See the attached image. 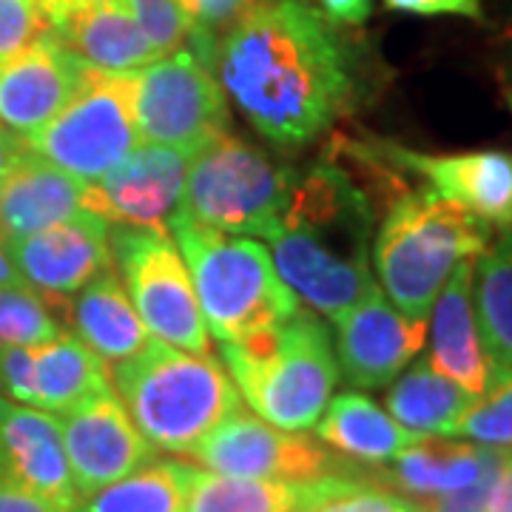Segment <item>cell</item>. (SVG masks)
Wrapping results in <instances>:
<instances>
[{
    "label": "cell",
    "instance_id": "6da1fadb",
    "mask_svg": "<svg viewBox=\"0 0 512 512\" xmlns=\"http://www.w3.org/2000/svg\"><path fill=\"white\" fill-rule=\"evenodd\" d=\"M336 26L311 0H268L220 37L211 69L265 140L305 146L350 111L356 63Z\"/></svg>",
    "mask_w": 512,
    "mask_h": 512
},
{
    "label": "cell",
    "instance_id": "7a4b0ae2",
    "mask_svg": "<svg viewBox=\"0 0 512 512\" xmlns=\"http://www.w3.org/2000/svg\"><path fill=\"white\" fill-rule=\"evenodd\" d=\"M117 390L137 430L154 450L183 453L242 407L231 373L211 353H191L160 339L111 365Z\"/></svg>",
    "mask_w": 512,
    "mask_h": 512
},
{
    "label": "cell",
    "instance_id": "3957f363",
    "mask_svg": "<svg viewBox=\"0 0 512 512\" xmlns=\"http://www.w3.org/2000/svg\"><path fill=\"white\" fill-rule=\"evenodd\" d=\"M197 291L202 319L220 345H239L276 330L299 308L265 245L200 225L180 211L168 217Z\"/></svg>",
    "mask_w": 512,
    "mask_h": 512
},
{
    "label": "cell",
    "instance_id": "277c9868",
    "mask_svg": "<svg viewBox=\"0 0 512 512\" xmlns=\"http://www.w3.org/2000/svg\"><path fill=\"white\" fill-rule=\"evenodd\" d=\"M490 245V225L456 202L404 191L390 205L373 242V265L387 299L416 322H427L458 262Z\"/></svg>",
    "mask_w": 512,
    "mask_h": 512
},
{
    "label": "cell",
    "instance_id": "5b68a950",
    "mask_svg": "<svg viewBox=\"0 0 512 512\" xmlns=\"http://www.w3.org/2000/svg\"><path fill=\"white\" fill-rule=\"evenodd\" d=\"M222 359L256 416L288 433L316 427L339 382L330 333L305 308H296L276 330L239 345H222Z\"/></svg>",
    "mask_w": 512,
    "mask_h": 512
},
{
    "label": "cell",
    "instance_id": "8992f818",
    "mask_svg": "<svg viewBox=\"0 0 512 512\" xmlns=\"http://www.w3.org/2000/svg\"><path fill=\"white\" fill-rule=\"evenodd\" d=\"M293 177L265 151L222 131L191 154L174 211L222 234L271 242L282 231Z\"/></svg>",
    "mask_w": 512,
    "mask_h": 512
},
{
    "label": "cell",
    "instance_id": "52a82bcc",
    "mask_svg": "<svg viewBox=\"0 0 512 512\" xmlns=\"http://www.w3.org/2000/svg\"><path fill=\"white\" fill-rule=\"evenodd\" d=\"M131 72L86 69L72 100L23 146L83 183H94L140 146Z\"/></svg>",
    "mask_w": 512,
    "mask_h": 512
},
{
    "label": "cell",
    "instance_id": "ba28073f",
    "mask_svg": "<svg viewBox=\"0 0 512 512\" xmlns=\"http://www.w3.org/2000/svg\"><path fill=\"white\" fill-rule=\"evenodd\" d=\"M109 251L148 333L180 350L211 353L208 325L174 237L165 228L117 225L109 231Z\"/></svg>",
    "mask_w": 512,
    "mask_h": 512
},
{
    "label": "cell",
    "instance_id": "9c48e42d",
    "mask_svg": "<svg viewBox=\"0 0 512 512\" xmlns=\"http://www.w3.org/2000/svg\"><path fill=\"white\" fill-rule=\"evenodd\" d=\"M134 77V123L143 143L200 151L228 131L231 109L211 66L188 46L165 55Z\"/></svg>",
    "mask_w": 512,
    "mask_h": 512
},
{
    "label": "cell",
    "instance_id": "30bf717a",
    "mask_svg": "<svg viewBox=\"0 0 512 512\" xmlns=\"http://www.w3.org/2000/svg\"><path fill=\"white\" fill-rule=\"evenodd\" d=\"M339 146L376 163L393 177H419L424 194L456 202L490 228H512V157L507 151L424 154L393 140H336Z\"/></svg>",
    "mask_w": 512,
    "mask_h": 512
},
{
    "label": "cell",
    "instance_id": "8fae6325",
    "mask_svg": "<svg viewBox=\"0 0 512 512\" xmlns=\"http://www.w3.org/2000/svg\"><path fill=\"white\" fill-rule=\"evenodd\" d=\"M188 456L211 473L279 481H313L362 470V464L333 456L311 436L279 430L242 407L202 436Z\"/></svg>",
    "mask_w": 512,
    "mask_h": 512
},
{
    "label": "cell",
    "instance_id": "7c38bea8",
    "mask_svg": "<svg viewBox=\"0 0 512 512\" xmlns=\"http://www.w3.org/2000/svg\"><path fill=\"white\" fill-rule=\"evenodd\" d=\"M60 430L80 501L157 458L114 390L66 413Z\"/></svg>",
    "mask_w": 512,
    "mask_h": 512
},
{
    "label": "cell",
    "instance_id": "4fadbf2b",
    "mask_svg": "<svg viewBox=\"0 0 512 512\" xmlns=\"http://www.w3.org/2000/svg\"><path fill=\"white\" fill-rule=\"evenodd\" d=\"M191 154L171 146H137L117 168L86 183L83 208L114 225L165 228L177 208Z\"/></svg>",
    "mask_w": 512,
    "mask_h": 512
},
{
    "label": "cell",
    "instance_id": "5bb4252c",
    "mask_svg": "<svg viewBox=\"0 0 512 512\" xmlns=\"http://www.w3.org/2000/svg\"><path fill=\"white\" fill-rule=\"evenodd\" d=\"M6 251L23 282L49 305H63L74 293L83 291L94 276L114 265L109 251V222L89 211L32 237L9 239Z\"/></svg>",
    "mask_w": 512,
    "mask_h": 512
},
{
    "label": "cell",
    "instance_id": "9a60e30c",
    "mask_svg": "<svg viewBox=\"0 0 512 512\" xmlns=\"http://www.w3.org/2000/svg\"><path fill=\"white\" fill-rule=\"evenodd\" d=\"M339 365L356 387H384L427 342V322L407 319L373 282L339 322Z\"/></svg>",
    "mask_w": 512,
    "mask_h": 512
},
{
    "label": "cell",
    "instance_id": "2e32d148",
    "mask_svg": "<svg viewBox=\"0 0 512 512\" xmlns=\"http://www.w3.org/2000/svg\"><path fill=\"white\" fill-rule=\"evenodd\" d=\"M86 69L52 35L0 57V126L20 140L37 134L72 100Z\"/></svg>",
    "mask_w": 512,
    "mask_h": 512
},
{
    "label": "cell",
    "instance_id": "e0dca14e",
    "mask_svg": "<svg viewBox=\"0 0 512 512\" xmlns=\"http://www.w3.org/2000/svg\"><path fill=\"white\" fill-rule=\"evenodd\" d=\"M0 476L66 510L80 504L55 413L0 399Z\"/></svg>",
    "mask_w": 512,
    "mask_h": 512
},
{
    "label": "cell",
    "instance_id": "ac0fdd59",
    "mask_svg": "<svg viewBox=\"0 0 512 512\" xmlns=\"http://www.w3.org/2000/svg\"><path fill=\"white\" fill-rule=\"evenodd\" d=\"M271 245L282 282L330 322H339L373 285L367 254H339L302 228L282 225Z\"/></svg>",
    "mask_w": 512,
    "mask_h": 512
},
{
    "label": "cell",
    "instance_id": "d6986e66",
    "mask_svg": "<svg viewBox=\"0 0 512 512\" xmlns=\"http://www.w3.org/2000/svg\"><path fill=\"white\" fill-rule=\"evenodd\" d=\"M476 259L458 262L444 282L439 299L430 311V356L427 362L441 376L481 399L493 384V365L481 345L476 319Z\"/></svg>",
    "mask_w": 512,
    "mask_h": 512
},
{
    "label": "cell",
    "instance_id": "ffe728a7",
    "mask_svg": "<svg viewBox=\"0 0 512 512\" xmlns=\"http://www.w3.org/2000/svg\"><path fill=\"white\" fill-rule=\"evenodd\" d=\"M86 183L29 148L0 180V239L32 237L83 214Z\"/></svg>",
    "mask_w": 512,
    "mask_h": 512
},
{
    "label": "cell",
    "instance_id": "44dd1931",
    "mask_svg": "<svg viewBox=\"0 0 512 512\" xmlns=\"http://www.w3.org/2000/svg\"><path fill=\"white\" fill-rule=\"evenodd\" d=\"M49 35L77 60L103 72H137L160 60L137 20L131 18L126 0H100L74 9L49 26Z\"/></svg>",
    "mask_w": 512,
    "mask_h": 512
},
{
    "label": "cell",
    "instance_id": "7402d4cb",
    "mask_svg": "<svg viewBox=\"0 0 512 512\" xmlns=\"http://www.w3.org/2000/svg\"><path fill=\"white\" fill-rule=\"evenodd\" d=\"M498 447H473L456 441L424 439L382 464H365V476L387 490L433 498L470 487L498 456Z\"/></svg>",
    "mask_w": 512,
    "mask_h": 512
},
{
    "label": "cell",
    "instance_id": "603a6c76",
    "mask_svg": "<svg viewBox=\"0 0 512 512\" xmlns=\"http://www.w3.org/2000/svg\"><path fill=\"white\" fill-rule=\"evenodd\" d=\"M63 305L77 339L89 345L106 365H117L137 356L151 339L114 265L94 276L83 291L74 293Z\"/></svg>",
    "mask_w": 512,
    "mask_h": 512
},
{
    "label": "cell",
    "instance_id": "cb8c5ba5",
    "mask_svg": "<svg viewBox=\"0 0 512 512\" xmlns=\"http://www.w3.org/2000/svg\"><path fill=\"white\" fill-rule=\"evenodd\" d=\"M313 430L322 444H328L339 456L353 458L356 464H384L413 444L430 439L402 427L373 399L353 390L333 396Z\"/></svg>",
    "mask_w": 512,
    "mask_h": 512
},
{
    "label": "cell",
    "instance_id": "d4e9b609",
    "mask_svg": "<svg viewBox=\"0 0 512 512\" xmlns=\"http://www.w3.org/2000/svg\"><path fill=\"white\" fill-rule=\"evenodd\" d=\"M109 390H114L109 365L72 333L63 330L57 339L35 348L32 407L37 410L66 416Z\"/></svg>",
    "mask_w": 512,
    "mask_h": 512
},
{
    "label": "cell",
    "instance_id": "484cf974",
    "mask_svg": "<svg viewBox=\"0 0 512 512\" xmlns=\"http://www.w3.org/2000/svg\"><path fill=\"white\" fill-rule=\"evenodd\" d=\"M476 396L450 382L421 359L387 390V410L402 427L421 436H453L458 419L473 407Z\"/></svg>",
    "mask_w": 512,
    "mask_h": 512
},
{
    "label": "cell",
    "instance_id": "4316f807",
    "mask_svg": "<svg viewBox=\"0 0 512 512\" xmlns=\"http://www.w3.org/2000/svg\"><path fill=\"white\" fill-rule=\"evenodd\" d=\"M481 345L493 365V379L512 370V228L487 245L473 282Z\"/></svg>",
    "mask_w": 512,
    "mask_h": 512
},
{
    "label": "cell",
    "instance_id": "83f0119b",
    "mask_svg": "<svg viewBox=\"0 0 512 512\" xmlns=\"http://www.w3.org/2000/svg\"><path fill=\"white\" fill-rule=\"evenodd\" d=\"M302 481L222 476L188 467L183 512H296Z\"/></svg>",
    "mask_w": 512,
    "mask_h": 512
},
{
    "label": "cell",
    "instance_id": "f1b7e54d",
    "mask_svg": "<svg viewBox=\"0 0 512 512\" xmlns=\"http://www.w3.org/2000/svg\"><path fill=\"white\" fill-rule=\"evenodd\" d=\"M188 464L148 461L131 476L83 498L74 512H183Z\"/></svg>",
    "mask_w": 512,
    "mask_h": 512
},
{
    "label": "cell",
    "instance_id": "f546056e",
    "mask_svg": "<svg viewBox=\"0 0 512 512\" xmlns=\"http://www.w3.org/2000/svg\"><path fill=\"white\" fill-rule=\"evenodd\" d=\"M296 512H419V507L370 481L362 464L359 473H333L302 481Z\"/></svg>",
    "mask_w": 512,
    "mask_h": 512
},
{
    "label": "cell",
    "instance_id": "4dcf8cb0",
    "mask_svg": "<svg viewBox=\"0 0 512 512\" xmlns=\"http://www.w3.org/2000/svg\"><path fill=\"white\" fill-rule=\"evenodd\" d=\"M52 305L32 288H0V345L35 348L63 333Z\"/></svg>",
    "mask_w": 512,
    "mask_h": 512
},
{
    "label": "cell",
    "instance_id": "1f68e13d",
    "mask_svg": "<svg viewBox=\"0 0 512 512\" xmlns=\"http://www.w3.org/2000/svg\"><path fill=\"white\" fill-rule=\"evenodd\" d=\"M453 436L478 441L481 447L512 450V370L495 376L490 390L458 419Z\"/></svg>",
    "mask_w": 512,
    "mask_h": 512
},
{
    "label": "cell",
    "instance_id": "d6a6232c",
    "mask_svg": "<svg viewBox=\"0 0 512 512\" xmlns=\"http://www.w3.org/2000/svg\"><path fill=\"white\" fill-rule=\"evenodd\" d=\"M191 26L188 49L211 66L220 37L251 9L268 0H177ZM214 72V69H211Z\"/></svg>",
    "mask_w": 512,
    "mask_h": 512
},
{
    "label": "cell",
    "instance_id": "836d02e7",
    "mask_svg": "<svg viewBox=\"0 0 512 512\" xmlns=\"http://www.w3.org/2000/svg\"><path fill=\"white\" fill-rule=\"evenodd\" d=\"M126 6L157 57L174 55L188 46L191 26L177 0H126Z\"/></svg>",
    "mask_w": 512,
    "mask_h": 512
},
{
    "label": "cell",
    "instance_id": "e575fe53",
    "mask_svg": "<svg viewBox=\"0 0 512 512\" xmlns=\"http://www.w3.org/2000/svg\"><path fill=\"white\" fill-rule=\"evenodd\" d=\"M43 35H49V20L37 0H0V57L15 55Z\"/></svg>",
    "mask_w": 512,
    "mask_h": 512
},
{
    "label": "cell",
    "instance_id": "d590c367",
    "mask_svg": "<svg viewBox=\"0 0 512 512\" xmlns=\"http://www.w3.org/2000/svg\"><path fill=\"white\" fill-rule=\"evenodd\" d=\"M507 456H510V450H501V453L487 464V470L478 476V481H473L470 487L456 490V493L421 498V504H416V507H419V512H487L495 476H498V470H501V464L507 461Z\"/></svg>",
    "mask_w": 512,
    "mask_h": 512
},
{
    "label": "cell",
    "instance_id": "8d00e7d4",
    "mask_svg": "<svg viewBox=\"0 0 512 512\" xmlns=\"http://www.w3.org/2000/svg\"><path fill=\"white\" fill-rule=\"evenodd\" d=\"M390 12L419 15V18H467L484 20L481 0H384Z\"/></svg>",
    "mask_w": 512,
    "mask_h": 512
},
{
    "label": "cell",
    "instance_id": "74e56055",
    "mask_svg": "<svg viewBox=\"0 0 512 512\" xmlns=\"http://www.w3.org/2000/svg\"><path fill=\"white\" fill-rule=\"evenodd\" d=\"M0 512H72L0 476Z\"/></svg>",
    "mask_w": 512,
    "mask_h": 512
},
{
    "label": "cell",
    "instance_id": "f35d334b",
    "mask_svg": "<svg viewBox=\"0 0 512 512\" xmlns=\"http://www.w3.org/2000/svg\"><path fill=\"white\" fill-rule=\"evenodd\" d=\"M319 9L325 12V18L342 26H359L370 18L373 12V0H319Z\"/></svg>",
    "mask_w": 512,
    "mask_h": 512
},
{
    "label": "cell",
    "instance_id": "ab89813d",
    "mask_svg": "<svg viewBox=\"0 0 512 512\" xmlns=\"http://www.w3.org/2000/svg\"><path fill=\"white\" fill-rule=\"evenodd\" d=\"M487 512H512V453L507 456V461L501 464L498 476H495Z\"/></svg>",
    "mask_w": 512,
    "mask_h": 512
},
{
    "label": "cell",
    "instance_id": "60d3db41",
    "mask_svg": "<svg viewBox=\"0 0 512 512\" xmlns=\"http://www.w3.org/2000/svg\"><path fill=\"white\" fill-rule=\"evenodd\" d=\"M26 151L23 146V140L15 137V134H9L6 128L0 126V180L9 174V168L18 163V157Z\"/></svg>",
    "mask_w": 512,
    "mask_h": 512
},
{
    "label": "cell",
    "instance_id": "b9f144b4",
    "mask_svg": "<svg viewBox=\"0 0 512 512\" xmlns=\"http://www.w3.org/2000/svg\"><path fill=\"white\" fill-rule=\"evenodd\" d=\"M92 3H100V0H37L40 12L49 20V26H52L55 20L66 18L74 9H83V6H92Z\"/></svg>",
    "mask_w": 512,
    "mask_h": 512
},
{
    "label": "cell",
    "instance_id": "7bdbcfd3",
    "mask_svg": "<svg viewBox=\"0 0 512 512\" xmlns=\"http://www.w3.org/2000/svg\"><path fill=\"white\" fill-rule=\"evenodd\" d=\"M0 288H29V285L23 282V276L18 274L12 256H9L6 245H3V239H0Z\"/></svg>",
    "mask_w": 512,
    "mask_h": 512
},
{
    "label": "cell",
    "instance_id": "ee69618b",
    "mask_svg": "<svg viewBox=\"0 0 512 512\" xmlns=\"http://www.w3.org/2000/svg\"><path fill=\"white\" fill-rule=\"evenodd\" d=\"M504 97H507V106H510V111H512V89H507V92H504Z\"/></svg>",
    "mask_w": 512,
    "mask_h": 512
}]
</instances>
